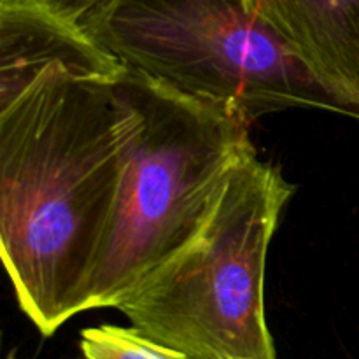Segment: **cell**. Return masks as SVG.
Here are the masks:
<instances>
[{
    "instance_id": "9c48e42d",
    "label": "cell",
    "mask_w": 359,
    "mask_h": 359,
    "mask_svg": "<svg viewBox=\"0 0 359 359\" xmlns=\"http://www.w3.org/2000/svg\"><path fill=\"white\" fill-rule=\"evenodd\" d=\"M6 359H16V358H14V353H9V356H7Z\"/></svg>"
},
{
    "instance_id": "7a4b0ae2",
    "label": "cell",
    "mask_w": 359,
    "mask_h": 359,
    "mask_svg": "<svg viewBox=\"0 0 359 359\" xmlns=\"http://www.w3.org/2000/svg\"><path fill=\"white\" fill-rule=\"evenodd\" d=\"M128 109L118 205L95 266L91 309H118L209 221L235 165L255 149L237 109L200 100L137 70L116 77Z\"/></svg>"
},
{
    "instance_id": "8992f818",
    "label": "cell",
    "mask_w": 359,
    "mask_h": 359,
    "mask_svg": "<svg viewBox=\"0 0 359 359\" xmlns=\"http://www.w3.org/2000/svg\"><path fill=\"white\" fill-rule=\"evenodd\" d=\"M359 118V0H245Z\"/></svg>"
},
{
    "instance_id": "52a82bcc",
    "label": "cell",
    "mask_w": 359,
    "mask_h": 359,
    "mask_svg": "<svg viewBox=\"0 0 359 359\" xmlns=\"http://www.w3.org/2000/svg\"><path fill=\"white\" fill-rule=\"evenodd\" d=\"M84 359H189L181 351L156 342L135 326L102 325L81 332Z\"/></svg>"
},
{
    "instance_id": "3957f363",
    "label": "cell",
    "mask_w": 359,
    "mask_h": 359,
    "mask_svg": "<svg viewBox=\"0 0 359 359\" xmlns=\"http://www.w3.org/2000/svg\"><path fill=\"white\" fill-rule=\"evenodd\" d=\"M293 193L279 168L249 151L231 170L202 231L118 311L189 359H277L265 316V270Z\"/></svg>"
},
{
    "instance_id": "5b68a950",
    "label": "cell",
    "mask_w": 359,
    "mask_h": 359,
    "mask_svg": "<svg viewBox=\"0 0 359 359\" xmlns=\"http://www.w3.org/2000/svg\"><path fill=\"white\" fill-rule=\"evenodd\" d=\"M56 65L97 77H118L126 69L83 25L32 4H0V109Z\"/></svg>"
},
{
    "instance_id": "277c9868",
    "label": "cell",
    "mask_w": 359,
    "mask_h": 359,
    "mask_svg": "<svg viewBox=\"0 0 359 359\" xmlns=\"http://www.w3.org/2000/svg\"><path fill=\"white\" fill-rule=\"evenodd\" d=\"M83 28L126 69L251 123L297 107L349 114L245 0H105Z\"/></svg>"
},
{
    "instance_id": "6da1fadb",
    "label": "cell",
    "mask_w": 359,
    "mask_h": 359,
    "mask_svg": "<svg viewBox=\"0 0 359 359\" xmlns=\"http://www.w3.org/2000/svg\"><path fill=\"white\" fill-rule=\"evenodd\" d=\"M128 128L116 77L63 65L0 109V251L20 309L42 337L88 311Z\"/></svg>"
},
{
    "instance_id": "30bf717a",
    "label": "cell",
    "mask_w": 359,
    "mask_h": 359,
    "mask_svg": "<svg viewBox=\"0 0 359 359\" xmlns=\"http://www.w3.org/2000/svg\"><path fill=\"white\" fill-rule=\"evenodd\" d=\"M79 359H84V358H79Z\"/></svg>"
},
{
    "instance_id": "ba28073f",
    "label": "cell",
    "mask_w": 359,
    "mask_h": 359,
    "mask_svg": "<svg viewBox=\"0 0 359 359\" xmlns=\"http://www.w3.org/2000/svg\"><path fill=\"white\" fill-rule=\"evenodd\" d=\"M14 2L32 4L70 23L83 25L84 20L95 13L105 0H0V4Z\"/></svg>"
}]
</instances>
